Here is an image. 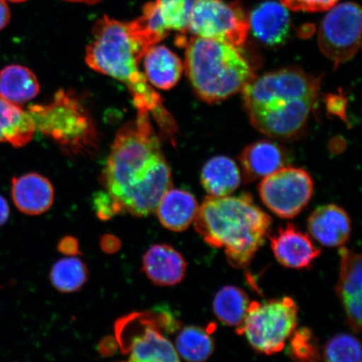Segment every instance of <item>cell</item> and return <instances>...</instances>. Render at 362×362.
Segmentation results:
<instances>
[{"mask_svg": "<svg viewBox=\"0 0 362 362\" xmlns=\"http://www.w3.org/2000/svg\"><path fill=\"white\" fill-rule=\"evenodd\" d=\"M240 161L244 179L251 182L284 168L288 164V156L285 149L278 144L261 140L244 148Z\"/></svg>", "mask_w": 362, "mask_h": 362, "instance_id": "obj_17", "label": "cell"}, {"mask_svg": "<svg viewBox=\"0 0 362 362\" xmlns=\"http://www.w3.org/2000/svg\"><path fill=\"white\" fill-rule=\"evenodd\" d=\"M103 184L115 215L147 216L172 187L171 172L148 113L138 112L117 131Z\"/></svg>", "mask_w": 362, "mask_h": 362, "instance_id": "obj_1", "label": "cell"}, {"mask_svg": "<svg viewBox=\"0 0 362 362\" xmlns=\"http://www.w3.org/2000/svg\"><path fill=\"white\" fill-rule=\"evenodd\" d=\"M121 247V241L113 235L107 234L101 239V248L103 252L112 255L119 251Z\"/></svg>", "mask_w": 362, "mask_h": 362, "instance_id": "obj_32", "label": "cell"}, {"mask_svg": "<svg viewBox=\"0 0 362 362\" xmlns=\"http://www.w3.org/2000/svg\"><path fill=\"white\" fill-rule=\"evenodd\" d=\"M92 42L86 49L89 67L126 85L138 112H152L163 132L173 134L176 125L162 98L139 71V64L152 47L134 22H120L103 16L94 25Z\"/></svg>", "mask_w": 362, "mask_h": 362, "instance_id": "obj_2", "label": "cell"}, {"mask_svg": "<svg viewBox=\"0 0 362 362\" xmlns=\"http://www.w3.org/2000/svg\"><path fill=\"white\" fill-rule=\"evenodd\" d=\"M322 360L323 362H361L359 339L351 334H337L325 346Z\"/></svg>", "mask_w": 362, "mask_h": 362, "instance_id": "obj_28", "label": "cell"}, {"mask_svg": "<svg viewBox=\"0 0 362 362\" xmlns=\"http://www.w3.org/2000/svg\"><path fill=\"white\" fill-rule=\"evenodd\" d=\"M66 1L74 3H83L87 4H95L100 1V0H66Z\"/></svg>", "mask_w": 362, "mask_h": 362, "instance_id": "obj_35", "label": "cell"}, {"mask_svg": "<svg viewBox=\"0 0 362 362\" xmlns=\"http://www.w3.org/2000/svg\"><path fill=\"white\" fill-rule=\"evenodd\" d=\"M259 191L262 202L271 211L283 218H293L310 202L314 182L305 170L285 166L266 176Z\"/></svg>", "mask_w": 362, "mask_h": 362, "instance_id": "obj_11", "label": "cell"}, {"mask_svg": "<svg viewBox=\"0 0 362 362\" xmlns=\"http://www.w3.org/2000/svg\"><path fill=\"white\" fill-rule=\"evenodd\" d=\"M288 355L294 362H319L318 339L309 328L296 329L289 337Z\"/></svg>", "mask_w": 362, "mask_h": 362, "instance_id": "obj_29", "label": "cell"}, {"mask_svg": "<svg viewBox=\"0 0 362 362\" xmlns=\"http://www.w3.org/2000/svg\"><path fill=\"white\" fill-rule=\"evenodd\" d=\"M269 239L276 259L285 268L310 269L320 256L312 239L292 224L280 228Z\"/></svg>", "mask_w": 362, "mask_h": 362, "instance_id": "obj_13", "label": "cell"}, {"mask_svg": "<svg viewBox=\"0 0 362 362\" xmlns=\"http://www.w3.org/2000/svg\"><path fill=\"white\" fill-rule=\"evenodd\" d=\"M11 21V11L6 0H0V30L6 28Z\"/></svg>", "mask_w": 362, "mask_h": 362, "instance_id": "obj_33", "label": "cell"}, {"mask_svg": "<svg viewBox=\"0 0 362 362\" xmlns=\"http://www.w3.org/2000/svg\"><path fill=\"white\" fill-rule=\"evenodd\" d=\"M284 7L296 12H323L336 6L339 0H280Z\"/></svg>", "mask_w": 362, "mask_h": 362, "instance_id": "obj_30", "label": "cell"}, {"mask_svg": "<svg viewBox=\"0 0 362 362\" xmlns=\"http://www.w3.org/2000/svg\"><path fill=\"white\" fill-rule=\"evenodd\" d=\"M185 45V74L203 101H223L255 78L249 63L232 45L194 36Z\"/></svg>", "mask_w": 362, "mask_h": 362, "instance_id": "obj_5", "label": "cell"}, {"mask_svg": "<svg viewBox=\"0 0 362 362\" xmlns=\"http://www.w3.org/2000/svg\"><path fill=\"white\" fill-rule=\"evenodd\" d=\"M57 248L62 255L68 256L78 255L81 253L78 240L71 236L63 238L59 242Z\"/></svg>", "mask_w": 362, "mask_h": 362, "instance_id": "obj_31", "label": "cell"}, {"mask_svg": "<svg viewBox=\"0 0 362 362\" xmlns=\"http://www.w3.org/2000/svg\"><path fill=\"white\" fill-rule=\"evenodd\" d=\"M199 210L193 194L183 189H170L158 204L160 223L173 232H183L193 223Z\"/></svg>", "mask_w": 362, "mask_h": 362, "instance_id": "obj_20", "label": "cell"}, {"mask_svg": "<svg viewBox=\"0 0 362 362\" xmlns=\"http://www.w3.org/2000/svg\"><path fill=\"white\" fill-rule=\"evenodd\" d=\"M197 0H156L146 4L167 31L188 30L189 16Z\"/></svg>", "mask_w": 362, "mask_h": 362, "instance_id": "obj_26", "label": "cell"}, {"mask_svg": "<svg viewBox=\"0 0 362 362\" xmlns=\"http://www.w3.org/2000/svg\"><path fill=\"white\" fill-rule=\"evenodd\" d=\"M250 301L243 289L226 286L216 293L214 310L221 323L230 327L241 328L246 320Z\"/></svg>", "mask_w": 362, "mask_h": 362, "instance_id": "obj_24", "label": "cell"}, {"mask_svg": "<svg viewBox=\"0 0 362 362\" xmlns=\"http://www.w3.org/2000/svg\"><path fill=\"white\" fill-rule=\"evenodd\" d=\"M8 217H10V207L6 199L0 196V226L6 224Z\"/></svg>", "mask_w": 362, "mask_h": 362, "instance_id": "obj_34", "label": "cell"}, {"mask_svg": "<svg viewBox=\"0 0 362 362\" xmlns=\"http://www.w3.org/2000/svg\"><path fill=\"white\" fill-rule=\"evenodd\" d=\"M341 257L339 277L337 286L348 324L353 332L361 328V255L346 247L339 250Z\"/></svg>", "mask_w": 362, "mask_h": 362, "instance_id": "obj_12", "label": "cell"}, {"mask_svg": "<svg viewBox=\"0 0 362 362\" xmlns=\"http://www.w3.org/2000/svg\"><path fill=\"white\" fill-rule=\"evenodd\" d=\"M12 198L22 214H45L54 202V188L49 180L36 173L26 174L12 181Z\"/></svg>", "mask_w": 362, "mask_h": 362, "instance_id": "obj_16", "label": "cell"}, {"mask_svg": "<svg viewBox=\"0 0 362 362\" xmlns=\"http://www.w3.org/2000/svg\"><path fill=\"white\" fill-rule=\"evenodd\" d=\"M321 78L288 67L253 78L243 98L249 119L269 137L288 139L305 128L314 110Z\"/></svg>", "mask_w": 362, "mask_h": 362, "instance_id": "obj_3", "label": "cell"}, {"mask_svg": "<svg viewBox=\"0 0 362 362\" xmlns=\"http://www.w3.org/2000/svg\"><path fill=\"white\" fill-rule=\"evenodd\" d=\"M308 230L325 247H342L350 238L351 221L341 207L329 204L312 212L308 219Z\"/></svg>", "mask_w": 362, "mask_h": 362, "instance_id": "obj_14", "label": "cell"}, {"mask_svg": "<svg viewBox=\"0 0 362 362\" xmlns=\"http://www.w3.org/2000/svg\"><path fill=\"white\" fill-rule=\"evenodd\" d=\"M271 224V217L249 194L208 197L194 219V229L204 241L211 247L223 248L229 264L236 269L250 264Z\"/></svg>", "mask_w": 362, "mask_h": 362, "instance_id": "obj_4", "label": "cell"}, {"mask_svg": "<svg viewBox=\"0 0 362 362\" xmlns=\"http://www.w3.org/2000/svg\"><path fill=\"white\" fill-rule=\"evenodd\" d=\"M179 327L173 314L163 307L126 315L115 325L122 352L129 354L128 362H180L177 351L164 336Z\"/></svg>", "mask_w": 362, "mask_h": 362, "instance_id": "obj_7", "label": "cell"}, {"mask_svg": "<svg viewBox=\"0 0 362 362\" xmlns=\"http://www.w3.org/2000/svg\"><path fill=\"white\" fill-rule=\"evenodd\" d=\"M176 351L188 362H205L215 351V341L208 329L187 327L176 338Z\"/></svg>", "mask_w": 362, "mask_h": 362, "instance_id": "obj_25", "label": "cell"}, {"mask_svg": "<svg viewBox=\"0 0 362 362\" xmlns=\"http://www.w3.org/2000/svg\"><path fill=\"white\" fill-rule=\"evenodd\" d=\"M49 279L58 291L74 293L79 291L87 283L88 267L78 257H65L53 265Z\"/></svg>", "mask_w": 362, "mask_h": 362, "instance_id": "obj_27", "label": "cell"}, {"mask_svg": "<svg viewBox=\"0 0 362 362\" xmlns=\"http://www.w3.org/2000/svg\"><path fill=\"white\" fill-rule=\"evenodd\" d=\"M40 93L34 72L21 65H10L0 71V98L17 105L33 100Z\"/></svg>", "mask_w": 362, "mask_h": 362, "instance_id": "obj_23", "label": "cell"}, {"mask_svg": "<svg viewBox=\"0 0 362 362\" xmlns=\"http://www.w3.org/2000/svg\"><path fill=\"white\" fill-rule=\"evenodd\" d=\"M35 131L28 111L0 98V142L16 148L25 146L33 139Z\"/></svg>", "mask_w": 362, "mask_h": 362, "instance_id": "obj_21", "label": "cell"}, {"mask_svg": "<svg viewBox=\"0 0 362 362\" xmlns=\"http://www.w3.org/2000/svg\"><path fill=\"white\" fill-rule=\"evenodd\" d=\"M28 112L36 130L68 153L80 155L96 147L98 132L93 117L74 93L59 90L51 103L30 105Z\"/></svg>", "mask_w": 362, "mask_h": 362, "instance_id": "obj_6", "label": "cell"}, {"mask_svg": "<svg viewBox=\"0 0 362 362\" xmlns=\"http://www.w3.org/2000/svg\"><path fill=\"white\" fill-rule=\"evenodd\" d=\"M298 311L296 303L291 297L251 302L246 320L237 333L245 334L256 351L273 355L284 349L296 330Z\"/></svg>", "mask_w": 362, "mask_h": 362, "instance_id": "obj_8", "label": "cell"}, {"mask_svg": "<svg viewBox=\"0 0 362 362\" xmlns=\"http://www.w3.org/2000/svg\"><path fill=\"white\" fill-rule=\"evenodd\" d=\"M202 185L210 197L230 196L241 184V173L232 158L216 156L208 160L202 171Z\"/></svg>", "mask_w": 362, "mask_h": 362, "instance_id": "obj_22", "label": "cell"}, {"mask_svg": "<svg viewBox=\"0 0 362 362\" xmlns=\"http://www.w3.org/2000/svg\"><path fill=\"white\" fill-rule=\"evenodd\" d=\"M361 42V10L346 2L330 8L321 23L318 43L323 55L338 67L356 56Z\"/></svg>", "mask_w": 362, "mask_h": 362, "instance_id": "obj_10", "label": "cell"}, {"mask_svg": "<svg viewBox=\"0 0 362 362\" xmlns=\"http://www.w3.org/2000/svg\"><path fill=\"white\" fill-rule=\"evenodd\" d=\"M248 18L239 1L197 0L189 16L188 30L198 37L218 40L239 47L246 42Z\"/></svg>", "mask_w": 362, "mask_h": 362, "instance_id": "obj_9", "label": "cell"}, {"mask_svg": "<svg viewBox=\"0 0 362 362\" xmlns=\"http://www.w3.org/2000/svg\"><path fill=\"white\" fill-rule=\"evenodd\" d=\"M187 264L184 257L173 247L156 244L143 259V271L158 286H173L182 281Z\"/></svg>", "mask_w": 362, "mask_h": 362, "instance_id": "obj_15", "label": "cell"}, {"mask_svg": "<svg viewBox=\"0 0 362 362\" xmlns=\"http://www.w3.org/2000/svg\"><path fill=\"white\" fill-rule=\"evenodd\" d=\"M248 22L255 37L270 47L284 43L291 28L287 8L275 1L261 4L252 12Z\"/></svg>", "mask_w": 362, "mask_h": 362, "instance_id": "obj_18", "label": "cell"}, {"mask_svg": "<svg viewBox=\"0 0 362 362\" xmlns=\"http://www.w3.org/2000/svg\"><path fill=\"white\" fill-rule=\"evenodd\" d=\"M7 1L13 2V3H21L26 1V0H7Z\"/></svg>", "mask_w": 362, "mask_h": 362, "instance_id": "obj_36", "label": "cell"}, {"mask_svg": "<svg viewBox=\"0 0 362 362\" xmlns=\"http://www.w3.org/2000/svg\"><path fill=\"white\" fill-rule=\"evenodd\" d=\"M146 78L158 89L170 90L178 83L184 66L180 59L165 45H152L142 59Z\"/></svg>", "mask_w": 362, "mask_h": 362, "instance_id": "obj_19", "label": "cell"}]
</instances>
